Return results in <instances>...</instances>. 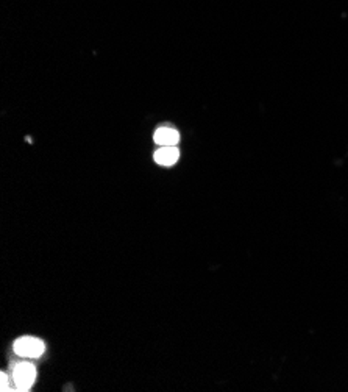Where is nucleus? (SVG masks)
Returning <instances> with one entry per match:
<instances>
[{"label": "nucleus", "instance_id": "1", "mask_svg": "<svg viewBox=\"0 0 348 392\" xmlns=\"http://www.w3.org/2000/svg\"><path fill=\"white\" fill-rule=\"evenodd\" d=\"M16 355L22 358H39L45 350V345L41 339L33 336H22L16 339L13 345Z\"/></svg>", "mask_w": 348, "mask_h": 392}, {"label": "nucleus", "instance_id": "2", "mask_svg": "<svg viewBox=\"0 0 348 392\" xmlns=\"http://www.w3.org/2000/svg\"><path fill=\"white\" fill-rule=\"evenodd\" d=\"M13 380L18 391H28L36 380V369L32 362H21L14 367Z\"/></svg>", "mask_w": 348, "mask_h": 392}, {"label": "nucleus", "instance_id": "3", "mask_svg": "<svg viewBox=\"0 0 348 392\" xmlns=\"http://www.w3.org/2000/svg\"><path fill=\"white\" fill-rule=\"evenodd\" d=\"M180 158V150L176 146H163L155 152V161L161 166H172Z\"/></svg>", "mask_w": 348, "mask_h": 392}, {"label": "nucleus", "instance_id": "5", "mask_svg": "<svg viewBox=\"0 0 348 392\" xmlns=\"http://www.w3.org/2000/svg\"><path fill=\"white\" fill-rule=\"evenodd\" d=\"M0 391H10V384H8V377L7 373H2V378H0Z\"/></svg>", "mask_w": 348, "mask_h": 392}, {"label": "nucleus", "instance_id": "4", "mask_svg": "<svg viewBox=\"0 0 348 392\" xmlns=\"http://www.w3.org/2000/svg\"><path fill=\"white\" fill-rule=\"evenodd\" d=\"M155 143L163 147V146H176L180 141V133L176 130L170 128V127H161L158 128L155 132V136H153Z\"/></svg>", "mask_w": 348, "mask_h": 392}]
</instances>
